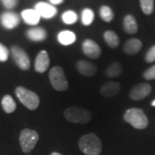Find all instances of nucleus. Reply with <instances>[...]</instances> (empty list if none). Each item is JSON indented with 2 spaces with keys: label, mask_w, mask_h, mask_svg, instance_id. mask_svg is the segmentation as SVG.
Returning <instances> with one entry per match:
<instances>
[{
  "label": "nucleus",
  "mask_w": 155,
  "mask_h": 155,
  "mask_svg": "<svg viewBox=\"0 0 155 155\" xmlns=\"http://www.w3.org/2000/svg\"><path fill=\"white\" fill-rule=\"evenodd\" d=\"M152 104V106H153V107H155V100H153V101L152 102V104Z\"/></svg>",
  "instance_id": "473e14b6"
},
{
  "label": "nucleus",
  "mask_w": 155,
  "mask_h": 155,
  "mask_svg": "<svg viewBox=\"0 0 155 155\" xmlns=\"http://www.w3.org/2000/svg\"><path fill=\"white\" fill-rule=\"evenodd\" d=\"M35 10L38 12L40 17L46 18V19H51L54 17H55L58 12L54 5L45 3V2L37 3L35 6Z\"/></svg>",
  "instance_id": "9b49d317"
},
{
  "label": "nucleus",
  "mask_w": 155,
  "mask_h": 155,
  "mask_svg": "<svg viewBox=\"0 0 155 155\" xmlns=\"http://www.w3.org/2000/svg\"><path fill=\"white\" fill-rule=\"evenodd\" d=\"M140 8L146 15H151L153 11L154 0H140Z\"/></svg>",
  "instance_id": "a878e982"
},
{
  "label": "nucleus",
  "mask_w": 155,
  "mask_h": 155,
  "mask_svg": "<svg viewBox=\"0 0 155 155\" xmlns=\"http://www.w3.org/2000/svg\"><path fill=\"white\" fill-rule=\"evenodd\" d=\"M51 155H63L61 154V153H57V152H54V153H52Z\"/></svg>",
  "instance_id": "2f4dec72"
},
{
  "label": "nucleus",
  "mask_w": 155,
  "mask_h": 155,
  "mask_svg": "<svg viewBox=\"0 0 155 155\" xmlns=\"http://www.w3.org/2000/svg\"><path fill=\"white\" fill-rule=\"evenodd\" d=\"M1 104H2L3 110L7 114L13 113L17 109V104H16L15 100L13 99V97L10 95L4 96L2 102H1Z\"/></svg>",
  "instance_id": "aec40b11"
},
{
  "label": "nucleus",
  "mask_w": 155,
  "mask_h": 155,
  "mask_svg": "<svg viewBox=\"0 0 155 155\" xmlns=\"http://www.w3.org/2000/svg\"><path fill=\"white\" fill-rule=\"evenodd\" d=\"M11 55L18 67L23 71H27L30 68V59L28 54L18 46L11 47Z\"/></svg>",
  "instance_id": "0eeeda50"
},
{
  "label": "nucleus",
  "mask_w": 155,
  "mask_h": 155,
  "mask_svg": "<svg viewBox=\"0 0 155 155\" xmlns=\"http://www.w3.org/2000/svg\"><path fill=\"white\" fill-rule=\"evenodd\" d=\"M16 95L25 107L30 110H35L38 108L40 104V97L34 91L25 88L23 86H18L16 88Z\"/></svg>",
  "instance_id": "7ed1b4c3"
},
{
  "label": "nucleus",
  "mask_w": 155,
  "mask_h": 155,
  "mask_svg": "<svg viewBox=\"0 0 155 155\" xmlns=\"http://www.w3.org/2000/svg\"><path fill=\"white\" fill-rule=\"evenodd\" d=\"M77 70L80 74L86 77H92L97 73V67L91 61H78L76 63Z\"/></svg>",
  "instance_id": "4468645a"
},
{
  "label": "nucleus",
  "mask_w": 155,
  "mask_h": 155,
  "mask_svg": "<svg viewBox=\"0 0 155 155\" xmlns=\"http://www.w3.org/2000/svg\"><path fill=\"white\" fill-rule=\"evenodd\" d=\"M152 91V86L147 83H140L131 89L129 97L132 100L139 101L144 99Z\"/></svg>",
  "instance_id": "6e6552de"
},
{
  "label": "nucleus",
  "mask_w": 155,
  "mask_h": 155,
  "mask_svg": "<svg viewBox=\"0 0 155 155\" xmlns=\"http://www.w3.org/2000/svg\"><path fill=\"white\" fill-rule=\"evenodd\" d=\"M82 23L84 26H90L94 20V12L90 8H84L82 11Z\"/></svg>",
  "instance_id": "b1692460"
},
{
  "label": "nucleus",
  "mask_w": 155,
  "mask_h": 155,
  "mask_svg": "<svg viewBox=\"0 0 155 155\" xmlns=\"http://www.w3.org/2000/svg\"><path fill=\"white\" fill-rule=\"evenodd\" d=\"M82 50L87 57L94 60L98 59L102 54V50L99 45L91 39H87L84 41L82 44Z\"/></svg>",
  "instance_id": "9d476101"
},
{
  "label": "nucleus",
  "mask_w": 155,
  "mask_h": 155,
  "mask_svg": "<svg viewBox=\"0 0 155 155\" xmlns=\"http://www.w3.org/2000/svg\"><path fill=\"white\" fill-rule=\"evenodd\" d=\"M145 61L147 63H153L155 61V45L151 47L145 55Z\"/></svg>",
  "instance_id": "bb28decb"
},
{
  "label": "nucleus",
  "mask_w": 155,
  "mask_h": 155,
  "mask_svg": "<svg viewBox=\"0 0 155 155\" xmlns=\"http://www.w3.org/2000/svg\"><path fill=\"white\" fill-rule=\"evenodd\" d=\"M64 116L68 122L80 124L91 122L92 118L91 111L78 107H70L66 109L64 111Z\"/></svg>",
  "instance_id": "20e7f679"
},
{
  "label": "nucleus",
  "mask_w": 155,
  "mask_h": 155,
  "mask_svg": "<svg viewBox=\"0 0 155 155\" xmlns=\"http://www.w3.org/2000/svg\"><path fill=\"white\" fill-rule=\"evenodd\" d=\"M9 58V49L5 45L0 43V62H5Z\"/></svg>",
  "instance_id": "c85d7f7f"
},
{
  "label": "nucleus",
  "mask_w": 155,
  "mask_h": 155,
  "mask_svg": "<svg viewBox=\"0 0 155 155\" xmlns=\"http://www.w3.org/2000/svg\"><path fill=\"white\" fill-rule=\"evenodd\" d=\"M104 41L107 45L111 48H116L119 46V43H120L119 37L116 35V32H114L112 30L105 31L104 34Z\"/></svg>",
  "instance_id": "4be33fe9"
},
{
  "label": "nucleus",
  "mask_w": 155,
  "mask_h": 155,
  "mask_svg": "<svg viewBox=\"0 0 155 155\" xmlns=\"http://www.w3.org/2000/svg\"><path fill=\"white\" fill-rule=\"evenodd\" d=\"M62 21L66 24H73L77 22L78 15L73 11H67L62 14Z\"/></svg>",
  "instance_id": "393cba45"
},
{
  "label": "nucleus",
  "mask_w": 155,
  "mask_h": 155,
  "mask_svg": "<svg viewBox=\"0 0 155 155\" xmlns=\"http://www.w3.org/2000/svg\"><path fill=\"white\" fill-rule=\"evenodd\" d=\"M143 78L146 80H153L155 79V65L149 67L147 70L143 72Z\"/></svg>",
  "instance_id": "cd10ccee"
},
{
  "label": "nucleus",
  "mask_w": 155,
  "mask_h": 155,
  "mask_svg": "<svg viewBox=\"0 0 155 155\" xmlns=\"http://www.w3.org/2000/svg\"><path fill=\"white\" fill-rule=\"evenodd\" d=\"M22 20L26 24L35 26L37 25L40 22L41 17L38 14V12L35 11V9H26L22 11L21 13Z\"/></svg>",
  "instance_id": "dca6fc26"
},
{
  "label": "nucleus",
  "mask_w": 155,
  "mask_h": 155,
  "mask_svg": "<svg viewBox=\"0 0 155 155\" xmlns=\"http://www.w3.org/2000/svg\"><path fill=\"white\" fill-rule=\"evenodd\" d=\"M123 119L128 124L136 129H145L148 126V118L146 116L145 112L139 108L128 109L124 116Z\"/></svg>",
  "instance_id": "f03ea898"
},
{
  "label": "nucleus",
  "mask_w": 155,
  "mask_h": 155,
  "mask_svg": "<svg viewBox=\"0 0 155 155\" xmlns=\"http://www.w3.org/2000/svg\"><path fill=\"white\" fill-rule=\"evenodd\" d=\"M26 35L30 41L39 42V41H43L47 39L48 33L45 28L41 27H35L28 29L26 32Z\"/></svg>",
  "instance_id": "2eb2a0df"
},
{
  "label": "nucleus",
  "mask_w": 155,
  "mask_h": 155,
  "mask_svg": "<svg viewBox=\"0 0 155 155\" xmlns=\"http://www.w3.org/2000/svg\"><path fill=\"white\" fill-rule=\"evenodd\" d=\"M39 140V134L35 130L25 128L22 130L19 136V141L23 153H29L35 148Z\"/></svg>",
  "instance_id": "423d86ee"
},
{
  "label": "nucleus",
  "mask_w": 155,
  "mask_h": 155,
  "mask_svg": "<svg viewBox=\"0 0 155 155\" xmlns=\"http://www.w3.org/2000/svg\"><path fill=\"white\" fill-rule=\"evenodd\" d=\"M49 2L53 5H59L64 2V0H49Z\"/></svg>",
  "instance_id": "7c9ffc66"
},
{
  "label": "nucleus",
  "mask_w": 155,
  "mask_h": 155,
  "mask_svg": "<svg viewBox=\"0 0 155 155\" xmlns=\"http://www.w3.org/2000/svg\"><path fill=\"white\" fill-rule=\"evenodd\" d=\"M2 5L8 10L15 8L18 4V0H1Z\"/></svg>",
  "instance_id": "c756f323"
},
{
  "label": "nucleus",
  "mask_w": 155,
  "mask_h": 155,
  "mask_svg": "<svg viewBox=\"0 0 155 155\" xmlns=\"http://www.w3.org/2000/svg\"><path fill=\"white\" fill-rule=\"evenodd\" d=\"M1 25L6 29H13L17 27L20 23V17L16 12L6 11L0 16Z\"/></svg>",
  "instance_id": "1a4fd4ad"
},
{
  "label": "nucleus",
  "mask_w": 155,
  "mask_h": 155,
  "mask_svg": "<svg viewBox=\"0 0 155 155\" xmlns=\"http://www.w3.org/2000/svg\"><path fill=\"white\" fill-rule=\"evenodd\" d=\"M78 147L86 155H99L103 149L101 140L93 133L81 136L78 140Z\"/></svg>",
  "instance_id": "f257e3e1"
},
{
  "label": "nucleus",
  "mask_w": 155,
  "mask_h": 155,
  "mask_svg": "<svg viewBox=\"0 0 155 155\" xmlns=\"http://www.w3.org/2000/svg\"><path fill=\"white\" fill-rule=\"evenodd\" d=\"M121 84L116 81H110L104 83L100 88V94L105 97H115L120 92Z\"/></svg>",
  "instance_id": "ddd939ff"
},
{
  "label": "nucleus",
  "mask_w": 155,
  "mask_h": 155,
  "mask_svg": "<svg viewBox=\"0 0 155 155\" xmlns=\"http://www.w3.org/2000/svg\"><path fill=\"white\" fill-rule=\"evenodd\" d=\"M76 35L70 30H63L58 35V41L61 44L64 46L72 44L76 41Z\"/></svg>",
  "instance_id": "6ab92c4d"
},
{
  "label": "nucleus",
  "mask_w": 155,
  "mask_h": 155,
  "mask_svg": "<svg viewBox=\"0 0 155 155\" xmlns=\"http://www.w3.org/2000/svg\"><path fill=\"white\" fill-rule=\"evenodd\" d=\"M123 28L125 30V32L130 35L137 33L138 31V24L136 22L135 17L132 15H127L124 17L123 20Z\"/></svg>",
  "instance_id": "a211bd4d"
},
{
  "label": "nucleus",
  "mask_w": 155,
  "mask_h": 155,
  "mask_svg": "<svg viewBox=\"0 0 155 155\" xmlns=\"http://www.w3.org/2000/svg\"><path fill=\"white\" fill-rule=\"evenodd\" d=\"M123 72L122 66L119 62H113L109 67H107L105 71V75L108 78H115L119 77Z\"/></svg>",
  "instance_id": "412c9836"
},
{
  "label": "nucleus",
  "mask_w": 155,
  "mask_h": 155,
  "mask_svg": "<svg viewBox=\"0 0 155 155\" xmlns=\"http://www.w3.org/2000/svg\"><path fill=\"white\" fill-rule=\"evenodd\" d=\"M99 15L100 17L103 19V21L106 22H110L114 19V12L112 11L110 6L103 5L101 6L99 10Z\"/></svg>",
  "instance_id": "5701e85b"
},
{
  "label": "nucleus",
  "mask_w": 155,
  "mask_h": 155,
  "mask_svg": "<svg viewBox=\"0 0 155 155\" xmlns=\"http://www.w3.org/2000/svg\"><path fill=\"white\" fill-rule=\"evenodd\" d=\"M141 47H142V42L140 40L136 38L129 39L123 46V51L128 55H134L136 54L141 49Z\"/></svg>",
  "instance_id": "f3484780"
},
{
  "label": "nucleus",
  "mask_w": 155,
  "mask_h": 155,
  "mask_svg": "<svg viewBox=\"0 0 155 155\" xmlns=\"http://www.w3.org/2000/svg\"><path fill=\"white\" fill-rule=\"evenodd\" d=\"M50 59L49 55L47 51L41 50L39 52V54L36 56L35 62V69L39 73H43L49 67Z\"/></svg>",
  "instance_id": "f8f14e48"
},
{
  "label": "nucleus",
  "mask_w": 155,
  "mask_h": 155,
  "mask_svg": "<svg viewBox=\"0 0 155 155\" xmlns=\"http://www.w3.org/2000/svg\"><path fill=\"white\" fill-rule=\"evenodd\" d=\"M49 80L53 88L58 91H66L68 89L66 74L61 67H54L49 71Z\"/></svg>",
  "instance_id": "39448f33"
}]
</instances>
